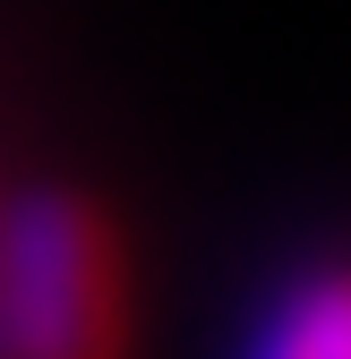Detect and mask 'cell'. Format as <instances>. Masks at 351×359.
Listing matches in <instances>:
<instances>
[{
    "mask_svg": "<svg viewBox=\"0 0 351 359\" xmlns=\"http://www.w3.org/2000/svg\"><path fill=\"white\" fill-rule=\"evenodd\" d=\"M0 359H138V274L86 189L0 197Z\"/></svg>",
    "mask_w": 351,
    "mask_h": 359,
    "instance_id": "6da1fadb",
    "label": "cell"
},
{
    "mask_svg": "<svg viewBox=\"0 0 351 359\" xmlns=\"http://www.w3.org/2000/svg\"><path fill=\"white\" fill-rule=\"evenodd\" d=\"M240 359H351V257H317L249 317Z\"/></svg>",
    "mask_w": 351,
    "mask_h": 359,
    "instance_id": "7a4b0ae2",
    "label": "cell"
}]
</instances>
